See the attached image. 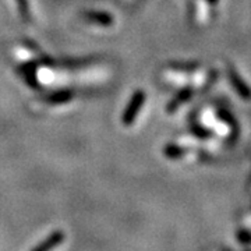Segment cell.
Wrapping results in <instances>:
<instances>
[{"mask_svg": "<svg viewBox=\"0 0 251 251\" xmlns=\"http://www.w3.org/2000/svg\"><path fill=\"white\" fill-rule=\"evenodd\" d=\"M230 77H232V81H233V85L237 88L239 94L242 95L243 98L250 99L251 98V91L249 90V87L246 84H243V81L240 80V77L236 74V72L230 73Z\"/></svg>", "mask_w": 251, "mask_h": 251, "instance_id": "cell-2", "label": "cell"}, {"mask_svg": "<svg viewBox=\"0 0 251 251\" xmlns=\"http://www.w3.org/2000/svg\"><path fill=\"white\" fill-rule=\"evenodd\" d=\"M63 240H64V233L60 232V230H57V232L50 234L45 242L38 244L32 251H52L56 247H59L63 243Z\"/></svg>", "mask_w": 251, "mask_h": 251, "instance_id": "cell-1", "label": "cell"}]
</instances>
